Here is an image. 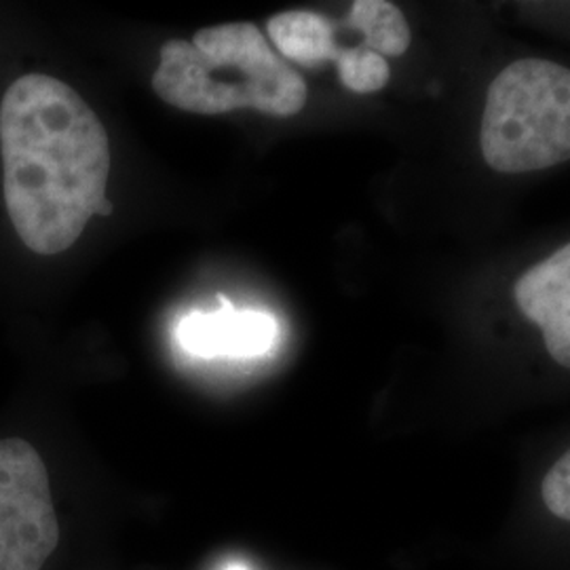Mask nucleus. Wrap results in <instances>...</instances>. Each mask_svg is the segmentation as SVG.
<instances>
[{"instance_id":"obj_1","label":"nucleus","mask_w":570,"mask_h":570,"mask_svg":"<svg viewBox=\"0 0 570 570\" xmlns=\"http://www.w3.org/2000/svg\"><path fill=\"white\" fill-rule=\"evenodd\" d=\"M4 204L21 242L56 256L77 244L106 202L110 144L81 96L47 75H26L0 104Z\"/></svg>"},{"instance_id":"obj_2","label":"nucleus","mask_w":570,"mask_h":570,"mask_svg":"<svg viewBox=\"0 0 570 570\" xmlns=\"http://www.w3.org/2000/svg\"><path fill=\"white\" fill-rule=\"evenodd\" d=\"M153 89L164 102L197 115L254 108L294 117L306 104L305 79L247 21L204 28L193 41L165 42Z\"/></svg>"},{"instance_id":"obj_3","label":"nucleus","mask_w":570,"mask_h":570,"mask_svg":"<svg viewBox=\"0 0 570 570\" xmlns=\"http://www.w3.org/2000/svg\"><path fill=\"white\" fill-rule=\"evenodd\" d=\"M484 161L501 174H527L570 159V70L518 60L490 85L482 115Z\"/></svg>"},{"instance_id":"obj_4","label":"nucleus","mask_w":570,"mask_h":570,"mask_svg":"<svg viewBox=\"0 0 570 570\" xmlns=\"http://www.w3.org/2000/svg\"><path fill=\"white\" fill-rule=\"evenodd\" d=\"M60 543L49 473L20 438L0 440V570H42Z\"/></svg>"},{"instance_id":"obj_5","label":"nucleus","mask_w":570,"mask_h":570,"mask_svg":"<svg viewBox=\"0 0 570 570\" xmlns=\"http://www.w3.org/2000/svg\"><path fill=\"white\" fill-rule=\"evenodd\" d=\"M178 341L199 357H256L275 345L277 322L263 311H239L220 296L218 311L184 317Z\"/></svg>"},{"instance_id":"obj_6","label":"nucleus","mask_w":570,"mask_h":570,"mask_svg":"<svg viewBox=\"0 0 570 570\" xmlns=\"http://www.w3.org/2000/svg\"><path fill=\"white\" fill-rule=\"evenodd\" d=\"M513 294L520 311L543 330L551 357L570 367V244L524 271Z\"/></svg>"},{"instance_id":"obj_7","label":"nucleus","mask_w":570,"mask_h":570,"mask_svg":"<svg viewBox=\"0 0 570 570\" xmlns=\"http://www.w3.org/2000/svg\"><path fill=\"white\" fill-rule=\"evenodd\" d=\"M268 37L285 60L305 68H317L336 60L338 45L334 41V23L315 11H284L268 20Z\"/></svg>"},{"instance_id":"obj_8","label":"nucleus","mask_w":570,"mask_h":570,"mask_svg":"<svg viewBox=\"0 0 570 570\" xmlns=\"http://www.w3.org/2000/svg\"><path fill=\"white\" fill-rule=\"evenodd\" d=\"M346 23L362 32L364 45L381 58H400L412 42V32L404 13L387 0L353 2Z\"/></svg>"},{"instance_id":"obj_9","label":"nucleus","mask_w":570,"mask_h":570,"mask_svg":"<svg viewBox=\"0 0 570 570\" xmlns=\"http://www.w3.org/2000/svg\"><path fill=\"white\" fill-rule=\"evenodd\" d=\"M338 77L348 91L353 94H374L381 91L389 82L391 70L385 58L370 51L366 45L351 49H338L336 56Z\"/></svg>"},{"instance_id":"obj_10","label":"nucleus","mask_w":570,"mask_h":570,"mask_svg":"<svg viewBox=\"0 0 570 570\" xmlns=\"http://www.w3.org/2000/svg\"><path fill=\"white\" fill-rule=\"evenodd\" d=\"M541 494L548 510L556 518L570 522V450L564 452L548 471L541 487Z\"/></svg>"},{"instance_id":"obj_11","label":"nucleus","mask_w":570,"mask_h":570,"mask_svg":"<svg viewBox=\"0 0 570 570\" xmlns=\"http://www.w3.org/2000/svg\"><path fill=\"white\" fill-rule=\"evenodd\" d=\"M100 216H110L112 214V204L110 202H104L102 205H100V212H98Z\"/></svg>"},{"instance_id":"obj_12","label":"nucleus","mask_w":570,"mask_h":570,"mask_svg":"<svg viewBox=\"0 0 570 570\" xmlns=\"http://www.w3.org/2000/svg\"><path fill=\"white\" fill-rule=\"evenodd\" d=\"M226 570H247L245 567H228Z\"/></svg>"}]
</instances>
